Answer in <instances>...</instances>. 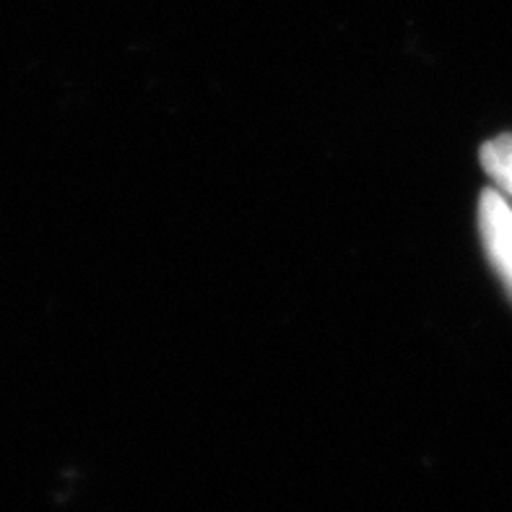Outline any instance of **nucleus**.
<instances>
[{
  "mask_svg": "<svg viewBox=\"0 0 512 512\" xmlns=\"http://www.w3.org/2000/svg\"><path fill=\"white\" fill-rule=\"evenodd\" d=\"M479 229L492 268L512 297V208L497 190L481 193Z\"/></svg>",
  "mask_w": 512,
  "mask_h": 512,
  "instance_id": "nucleus-1",
  "label": "nucleus"
},
{
  "mask_svg": "<svg viewBox=\"0 0 512 512\" xmlns=\"http://www.w3.org/2000/svg\"><path fill=\"white\" fill-rule=\"evenodd\" d=\"M481 167L502 193L512 198V136L492 138L481 146Z\"/></svg>",
  "mask_w": 512,
  "mask_h": 512,
  "instance_id": "nucleus-2",
  "label": "nucleus"
}]
</instances>
